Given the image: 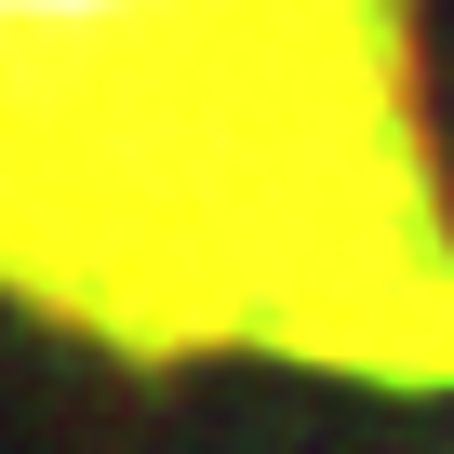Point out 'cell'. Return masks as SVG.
Instances as JSON below:
<instances>
[{"mask_svg": "<svg viewBox=\"0 0 454 454\" xmlns=\"http://www.w3.org/2000/svg\"><path fill=\"white\" fill-rule=\"evenodd\" d=\"M14 281L121 348L454 374L401 0H0Z\"/></svg>", "mask_w": 454, "mask_h": 454, "instance_id": "6da1fadb", "label": "cell"}]
</instances>
